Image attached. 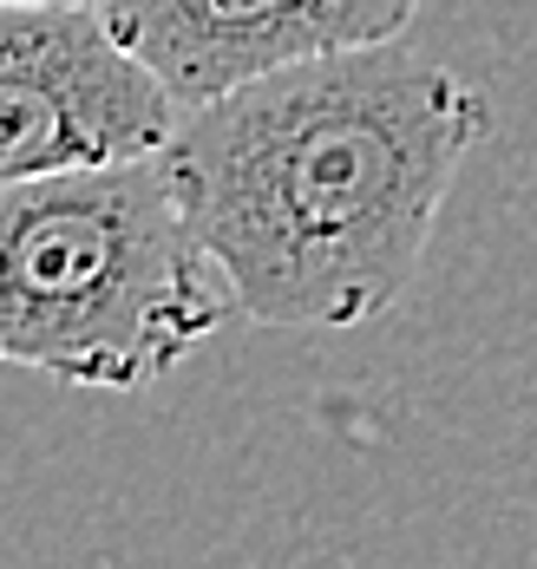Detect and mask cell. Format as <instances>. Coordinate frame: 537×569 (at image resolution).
Listing matches in <instances>:
<instances>
[{
  "mask_svg": "<svg viewBox=\"0 0 537 569\" xmlns=\"http://www.w3.org/2000/svg\"><path fill=\"white\" fill-rule=\"evenodd\" d=\"M178 99L112 40L99 7H0V190L151 158Z\"/></svg>",
  "mask_w": 537,
  "mask_h": 569,
  "instance_id": "cell-3",
  "label": "cell"
},
{
  "mask_svg": "<svg viewBox=\"0 0 537 569\" xmlns=\"http://www.w3.org/2000/svg\"><path fill=\"white\" fill-rule=\"evenodd\" d=\"M0 7H99V0H0Z\"/></svg>",
  "mask_w": 537,
  "mask_h": 569,
  "instance_id": "cell-5",
  "label": "cell"
},
{
  "mask_svg": "<svg viewBox=\"0 0 537 569\" xmlns=\"http://www.w3.org/2000/svg\"><path fill=\"white\" fill-rule=\"evenodd\" d=\"M485 131V92L394 40L301 59L178 112L158 171L237 315L341 335L407 295Z\"/></svg>",
  "mask_w": 537,
  "mask_h": 569,
  "instance_id": "cell-1",
  "label": "cell"
},
{
  "mask_svg": "<svg viewBox=\"0 0 537 569\" xmlns=\"http://www.w3.org/2000/svg\"><path fill=\"white\" fill-rule=\"evenodd\" d=\"M414 13L419 0H99L112 40L178 99V112L301 59L394 47Z\"/></svg>",
  "mask_w": 537,
  "mask_h": 569,
  "instance_id": "cell-4",
  "label": "cell"
},
{
  "mask_svg": "<svg viewBox=\"0 0 537 569\" xmlns=\"http://www.w3.org/2000/svg\"><path fill=\"white\" fill-rule=\"evenodd\" d=\"M230 308L158 151L0 190V367L138 393L178 373Z\"/></svg>",
  "mask_w": 537,
  "mask_h": 569,
  "instance_id": "cell-2",
  "label": "cell"
}]
</instances>
